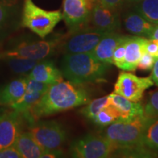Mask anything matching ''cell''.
Masks as SVG:
<instances>
[{
    "label": "cell",
    "instance_id": "6da1fadb",
    "mask_svg": "<svg viewBox=\"0 0 158 158\" xmlns=\"http://www.w3.org/2000/svg\"><path fill=\"white\" fill-rule=\"evenodd\" d=\"M89 101L88 92L82 85L62 80L50 85L24 116L31 123L41 118L85 106Z\"/></svg>",
    "mask_w": 158,
    "mask_h": 158
},
{
    "label": "cell",
    "instance_id": "7a4b0ae2",
    "mask_svg": "<svg viewBox=\"0 0 158 158\" xmlns=\"http://www.w3.org/2000/svg\"><path fill=\"white\" fill-rule=\"evenodd\" d=\"M152 119L144 114L132 118H119L105 127L101 134L117 148L114 155L143 157L148 155V152L141 146L142 137L144 130Z\"/></svg>",
    "mask_w": 158,
    "mask_h": 158
},
{
    "label": "cell",
    "instance_id": "3957f363",
    "mask_svg": "<svg viewBox=\"0 0 158 158\" xmlns=\"http://www.w3.org/2000/svg\"><path fill=\"white\" fill-rule=\"evenodd\" d=\"M110 65L99 61L90 52L65 54L61 70L67 80L84 85L104 80Z\"/></svg>",
    "mask_w": 158,
    "mask_h": 158
},
{
    "label": "cell",
    "instance_id": "277c9868",
    "mask_svg": "<svg viewBox=\"0 0 158 158\" xmlns=\"http://www.w3.org/2000/svg\"><path fill=\"white\" fill-rule=\"evenodd\" d=\"M63 19L60 10H46L39 7L32 0H24L21 24L41 39H45Z\"/></svg>",
    "mask_w": 158,
    "mask_h": 158
},
{
    "label": "cell",
    "instance_id": "5b68a950",
    "mask_svg": "<svg viewBox=\"0 0 158 158\" xmlns=\"http://www.w3.org/2000/svg\"><path fill=\"white\" fill-rule=\"evenodd\" d=\"M117 148L100 134H86L70 144V155L76 158H107L114 157Z\"/></svg>",
    "mask_w": 158,
    "mask_h": 158
},
{
    "label": "cell",
    "instance_id": "8992f818",
    "mask_svg": "<svg viewBox=\"0 0 158 158\" xmlns=\"http://www.w3.org/2000/svg\"><path fill=\"white\" fill-rule=\"evenodd\" d=\"M60 43L59 38L47 40H25L0 51V60L9 58H24L40 61L52 56Z\"/></svg>",
    "mask_w": 158,
    "mask_h": 158
},
{
    "label": "cell",
    "instance_id": "52a82bcc",
    "mask_svg": "<svg viewBox=\"0 0 158 158\" xmlns=\"http://www.w3.org/2000/svg\"><path fill=\"white\" fill-rule=\"evenodd\" d=\"M29 131L45 150L60 149L68 139V133L64 126L54 120H37L31 122Z\"/></svg>",
    "mask_w": 158,
    "mask_h": 158
},
{
    "label": "cell",
    "instance_id": "ba28073f",
    "mask_svg": "<svg viewBox=\"0 0 158 158\" xmlns=\"http://www.w3.org/2000/svg\"><path fill=\"white\" fill-rule=\"evenodd\" d=\"M100 0H64L63 19L70 33L87 27L94 7Z\"/></svg>",
    "mask_w": 158,
    "mask_h": 158
},
{
    "label": "cell",
    "instance_id": "9c48e42d",
    "mask_svg": "<svg viewBox=\"0 0 158 158\" xmlns=\"http://www.w3.org/2000/svg\"><path fill=\"white\" fill-rule=\"evenodd\" d=\"M153 85L151 76L138 77L123 70L118 74L114 84V92L133 102H139L143 98L144 92Z\"/></svg>",
    "mask_w": 158,
    "mask_h": 158
},
{
    "label": "cell",
    "instance_id": "30bf717a",
    "mask_svg": "<svg viewBox=\"0 0 158 158\" xmlns=\"http://www.w3.org/2000/svg\"><path fill=\"white\" fill-rule=\"evenodd\" d=\"M108 34L88 27L79 29L70 33V36L63 44V51L65 54L92 52L100 41Z\"/></svg>",
    "mask_w": 158,
    "mask_h": 158
},
{
    "label": "cell",
    "instance_id": "8fae6325",
    "mask_svg": "<svg viewBox=\"0 0 158 158\" xmlns=\"http://www.w3.org/2000/svg\"><path fill=\"white\" fill-rule=\"evenodd\" d=\"M92 28L111 33L116 32L121 27L117 10L110 8L99 1L92 10L89 22Z\"/></svg>",
    "mask_w": 158,
    "mask_h": 158
},
{
    "label": "cell",
    "instance_id": "7c38bea8",
    "mask_svg": "<svg viewBox=\"0 0 158 158\" xmlns=\"http://www.w3.org/2000/svg\"><path fill=\"white\" fill-rule=\"evenodd\" d=\"M23 114L13 110L0 118V150L14 145L21 133Z\"/></svg>",
    "mask_w": 158,
    "mask_h": 158
},
{
    "label": "cell",
    "instance_id": "4fadbf2b",
    "mask_svg": "<svg viewBox=\"0 0 158 158\" xmlns=\"http://www.w3.org/2000/svg\"><path fill=\"white\" fill-rule=\"evenodd\" d=\"M49 86L50 85L28 78L24 94L18 101L10 107L12 110L22 114L23 116L27 115L32 106L38 101L45 91L48 89Z\"/></svg>",
    "mask_w": 158,
    "mask_h": 158
},
{
    "label": "cell",
    "instance_id": "5bb4252c",
    "mask_svg": "<svg viewBox=\"0 0 158 158\" xmlns=\"http://www.w3.org/2000/svg\"><path fill=\"white\" fill-rule=\"evenodd\" d=\"M29 79L43 84L51 85L63 80L62 70L56 68L54 63L49 60L39 61L27 76Z\"/></svg>",
    "mask_w": 158,
    "mask_h": 158
},
{
    "label": "cell",
    "instance_id": "9a60e30c",
    "mask_svg": "<svg viewBox=\"0 0 158 158\" xmlns=\"http://www.w3.org/2000/svg\"><path fill=\"white\" fill-rule=\"evenodd\" d=\"M147 38L140 36H129L126 43L125 55L121 70L135 71L144 50V43Z\"/></svg>",
    "mask_w": 158,
    "mask_h": 158
},
{
    "label": "cell",
    "instance_id": "2e32d148",
    "mask_svg": "<svg viewBox=\"0 0 158 158\" xmlns=\"http://www.w3.org/2000/svg\"><path fill=\"white\" fill-rule=\"evenodd\" d=\"M124 37V35L117 32L109 33L100 41L95 48L90 53L100 62L111 64L114 51Z\"/></svg>",
    "mask_w": 158,
    "mask_h": 158
},
{
    "label": "cell",
    "instance_id": "e0dca14e",
    "mask_svg": "<svg viewBox=\"0 0 158 158\" xmlns=\"http://www.w3.org/2000/svg\"><path fill=\"white\" fill-rule=\"evenodd\" d=\"M28 78H21L0 86V106H10L24 94Z\"/></svg>",
    "mask_w": 158,
    "mask_h": 158
},
{
    "label": "cell",
    "instance_id": "ac0fdd59",
    "mask_svg": "<svg viewBox=\"0 0 158 158\" xmlns=\"http://www.w3.org/2000/svg\"><path fill=\"white\" fill-rule=\"evenodd\" d=\"M124 25L131 34L149 38L156 24L148 21L137 12H130L124 16Z\"/></svg>",
    "mask_w": 158,
    "mask_h": 158
},
{
    "label": "cell",
    "instance_id": "d6986e66",
    "mask_svg": "<svg viewBox=\"0 0 158 158\" xmlns=\"http://www.w3.org/2000/svg\"><path fill=\"white\" fill-rule=\"evenodd\" d=\"M15 145L21 158H42L45 151L29 131L21 132Z\"/></svg>",
    "mask_w": 158,
    "mask_h": 158
},
{
    "label": "cell",
    "instance_id": "ffe728a7",
    "mask_svg": "<svg viewBox=\"0 0 158 158\" xmlns=\"http://www.w3.org/2000/svg\"><path fill=\"white\" fill-rule=\"evenodd\" d=\"M110 102L117 108L121 114L120 118H128L143 115V106L139 102H133L116 93L108 95Z\"/></svg>",
    "mask_w": 158,
    "mask_h": 158
},
{
    "label": "cell",
    "instance_id": "44dd1931",
    "mask_svg": "<svg viewBox=\"0 0 158 158\" xmlns=\"http://www.w3.org/2000/svg\"><path fill=\"white\" fill-rule=\"evenodd\" d=\"M141 146L152 157L158 155V117L154 118L144 130Z\"/></svg>",
    "mask_w": 158,
    "mask_h": 158
},
{
    "label": "cell",
    "instance_id": "7402d4cb",
    "mask_svg": "<svg viewBox=\"0 0 158 158\" xmlns=\"http://www.w3.org/2000/svg\"><path fill=\"white\" fill-rule=\"evenodd\" d=\"M135 10L148 21L158 24V0H142L136 3Z\"/></svg>",
    "mask_w": 158,
    "mask_h": 158
},
{
    "label": "cell",
    "instance_id": "603a6c76",
    "mask_svg": "<svg viewBox=\"0 0 158 158\" xmlns=\"http://www.w3.org/2000/svg\"><path fill=\"white\" fill-rule=\"evenodd\" d=\"M120 117L121 114L118 110L110 102L108 106L100 110L92 122L99 127L105 128L117 121Z\"/></svg>",
    "mask_w": 158,
    "mask_h": 158
},
{
    "label": "cell",
    "instance_id": "cb8c5ba5",
    "mask_svg": "<svg viewBox=\"0 0 158 158\" xmlns=\"http://www.w3.org/2000/svg\"><path fill=\"white\" fill-rule=\"evenodd\" d=\"M109 103L110 100L108 95L94 99L92 101L90 100L87 104L85 105V106L81 109L80 113L87 119L93 121L94 117L100 112V110Z\"/></svg>",
    "mask_w": 158,
    "mask_h": 158
},
{
    "label": "cell",
    "instance_id": "d4e9b609",
    "mask_svg": "<svg viewBox=\"0 0 158 158\" xmlns=\"http://www.w3.org/2000/svg\"><path fill=\"white\" fill-rule=\"evenodd\" d=\"M10 70L16 74L29 73L39 61L24 58H9L4 60Z\"/></svg>",
    "mask_w": 158,
    "mask_h": 158
},
{
    "label": "cell",
    "instance_id": "484cf974",
    "mask_svg": "<svg viewBox=\"0 0 158 158\" xmlns=\"http://www.w3.org/2000/svg\"><path fill=\"white\" fill-rule=\"evenodd\" d=\"M19 0H0V29L5 27L14 13Z\"/></svg>",
    "mask_w": 158,
    "mask_h": 158
},
{
    "label": "cell",
    "instance_id": "4316f807",
    "mask_svg": "<svg viewBox=\"0 0 158 158\" xmlns=\"http://www.w3.org/2000/svg\"><path fill=\"white\" fill-rule=\"evenodd\" d=\"M143 114L150 118L158 117V90L150 94L147 104L143 107Z\"/></svg>",
    "mask_w": 158,
    "mask_h": 158
},
{
    "label": "cell",
    "instance_id": "83f0119b",
    "mask_svg": "<svg viewBox=\"0 0 158 158\" xmlns=\"http://www.w3.org/2000/svg\"><path fill=\"white\" fill-rule=\"evenodd\" d=\"M129 36L124 35L123 40L121 43L118 45L114 51L113 55V59H112V64L117 67L118 68H121L122 64H123L124 55H125V47L126 43H127V38Z\"/></svg>",
    "mask_w": 158,
    "mask_h": 158
},
{
    "label": "cell",
    "instance_id": "f1b7e54d",
    "mask_svg": "<svg viewBox=\"0 0 158 158\" xmlns=\"http://www.w3.org/2000/svg\"><path fill=\"white\" fill-rule=\"evenodd\" d=\"M157 58L147 52H143L138 62L137 68L143 71L152 70Z\"/></svg>",
    "mask_w": 158,
    "mask_h": 158
},
{
    "label": "cell",
    "instance_id": "f546056e",
    "mask_svg": "<svg viewBox=\"0 0 158 158\" xmlns=\"http://www.w3.org/2000/svg\"><path fill=\"white\" fill-rule=\"evenodd\" d=\"M145 52L151 54L152 56L158 58V42L151 39H147L144 43Z\"/></svg>",
    "mask_w": 158,
    "mask_h": 158
},
{
    "label": "cell",
    "instance_id": "4dcf8cb0",
    "mask_svg": "<svg viewBox=\"0 0 158 158\" xmlns=\"http://www.w3.org/2000/svg\"><path fill=\"white\" fill-rule=\"evenodd\" d=\"M0 158H21L15 145L0 150Z\"/></svg>",
    "mask_w": 158,
    "mask_h": 158
},
{
    "label": "cell",
    "instance_id": "1f68e13d",
    "mask_svg": "<svg viewBox=\"0 0 158 158\" xmlns=\"http://www.w3.org/2000/svg\"><path fill=\"white\" fill-rule=\"evenodd\" d=\"M100 1L106 7L116 10H117L122 2V0H100Z\"/></svg>",
    "mask_w": 158,
    "mask_h": 158
},
{
    "label": "cell",
    "instance_id": "d6a6232c",
    "mask_svg": "<svg viewBox=\"0 0 158 158\" xmlns=\"http://www.w3.org/2000/svg\"><path fill=\"white\" fill-rule=\"evenodd\" d=\"M63 155L61 149L57 150H45L44 154L42 156V158H54L62 157Z\"/></svg>",
    "mask_w": 158,
    "mask_h": 158
},
{
    "label": "cell",
    "instance_id": "836d02e7",
    "mask_svg": "<svg viewBox=\"0 0 158 158\" xmlns=\"http://www.w3.org/2000/svg\"><path fill=\"white\" fill-rule=\"evenodd\" d=\"M151 78L152 79L154 84L158 86V58L156 59L155 64L152 69Z\"/></svg>",
    "mask_w": 158,
    "mask_h": 158
},
{
    "label": "cell",
    "instance_id": "e575fe53",
    "mask_svg": "<svg viewBox=\"0 0 158 158\" xmlns=\"http://www.w3.org/2000/svg\"><path fill=\"white\" fill-rule=\"evenodd\" d=\"M148 39L154 40H156L158 42V24L155 25V28L153 29L151 35H150V36Z\"/></svg>",
    "mask_w": 158,
    "mask_h": 158
},
{
    "label": "cell",
    "instance_id": "d590c367",
    "mask_svg": "<svg viewBox=\"0 0 158 158\" xmlns=\"http://www.w3.org/2000/svg\"><path fill=\"white\" fill-rule=\"evenodd\" d=\"M5 113H6V111H4L2 109H1V108H0V118L2 117V116H4V114H5Z\"/></svg>",
    "mask_w": 158,
    "mask_h": 158
},
{
    "label": "cell",
    "instance_id": "8d00e7d4",
    "mask_svg": "<svg viewBox=\"0 0 158 158\" xmlns=\"http://www.w3.org/2000/svg\"><path fill=\"white\" fill-rule=\"evenodd\" d=\"M130 1H132V2H141V1H142V0H130Z\"/></svg>",
    "mask_w": 158,
    "mask_h": 158
}]
</instances>
